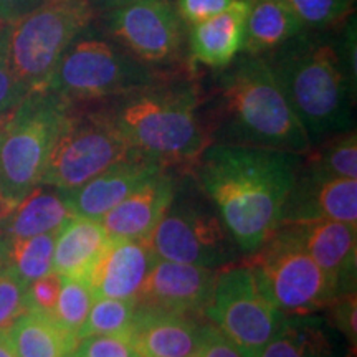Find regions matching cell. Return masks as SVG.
Instances as JSON below:
<instances>
[{
    "mask_svg": "<svg viewBox=\"0 0 357 357\" xmlns=\"http://www.w3.org/2000/svg\"><path fill=\"white\" fill-rule=\"evenodd\" d=\"M66 190L38 184L0 222V238H29L56 231L73 218Z\"/></svg>",
    "mask_w": 357,
    "mask_h": 357,
    "instance_id": "44dd1931",
    "label": "cell"
},
{
    "mask_svg": "<svg viewBox=\"0 0 357 357\" xmlns=\"http://www.w3.org/2000/svg\"><path fill=\"white\" fill-rule=\"evenodd\" d=\"M158 255L147 240L109 238L88 276L95 298L136 300Z\"/></svg>",
    "mask_w": 357,
    "mask_h": 357,
    "instance_id": "e0dca14e",
    "label": "cell"
},
{
    "mask_svg": "<svg viewBox=\"0 0 357 357\" xmlns=\"http://www.w3.org/2000/svg\"><path fill=\"white\" fill-rule=\"evenodd\" d=\"M29 95L26 88L12 73L6 56V30L0 32V116H6Z\"/></svg>",
    "mask_w": 357,
    "mask_h": 357,
    "instance_id": "d6a6232c",
    "label": "cell"
},
{
    "mask_svg": "<svg viewBox=\"0 0 357 357\" xmlns=\"http://www.w3.org/2000/svg\"><path fill=\"white\" fill-rule=\"evenodd\" d=\"M250 0H235L212 19L190 25V55L195 61L215 70L227 68L243 52L245 22Z\"/></svg>",
    "mask_w": 357,
    "mask_h": 357,
    "instance_id": "ffe728a7",
    "label": "cell"
},
{
    "mask_svg": "<svg viewBox=\"0 0 357 357\" xmlns=\"http://www.w3.org/2000/svg\"><path fill=\"white\" fill-rule=\"evenodd\" d=\"M95 10H109V8H114L118 6H123V3L132 2V0H89Z\"/></svg>",
    "mask_w": 357,
    "mask_h": 357,
    "instance_id": "ab89813d",
    "label": "cell"
},
{
    "mask_svg": "<svg viewBox=\"0 0 357 357\" xmlns=\"http://www.w3.org/2000/svg\"><path fill=\"white\" fill-rule=\"evenodd\" d=\"M108 242L100 220L73 217L58 231L52 270L60 276L88 281Z\"/></svg>",
    "mask_w": 357,
    "mask_h": 357,
    "instance_id": "603a6c76",
    "label": "cell"
},
{
    "mask_svg": "<svg viewBox=\"0 0 357 357\" xmlns=\"http://www.w3.org/2000/svg\"><path fill=\"white\" fill-rule=\"evenodd\" d=\"M89 0H43L6 30V56L26 91L48 88L58 61L95 17Z\"/></svg>",
    "mask_w": 357,
    "mask_h": 357,
    "instance_id": "8992f818",
    "label": "cell"
},
{
    "mask_svg": "<svg viewBox=\"0 0 357 357\" xmlns=\"http://www.w3.org/2000/svg\"><path fill=\"white\" fill-rule=\"evenodd\" d=\"M204 316L243 357H260L283 312L263 296L252 271L243 263H231L217 271Z\"/></svg>",
    "mask_w": 357,
    "mask_h": 357,
    "instance_id": "8fae6325",
    "label": "cell"
},
{
    "mask_svg": "<svg viewBox=\"0 0 357 357\" xmlns=\"http://www.w3.org/2000/svg\"><path fill=\"white\" fill-rule=\"evenodd\" d=\"M106 26L116 45L147 65L176 58L182 20L169 0H132L106 10Z\"/></svg>",
    "mask_w": 357,
    "mask_h": 357,
    "instance_id": "7c38bea8",
    "label": "cell"
},
{
    "mask_svg": "<svg viewBox=\"0 0 357 357\" xmlns=\"http://www.w3.org/2000/svg\"><path fill=\"white\" fill-rule=\"evenodd\" d=\"M93 301H95V294L89 288L88 281L71 278V276H61L60 294H58L52 316L65 329L77 334L78 337V331L88 318Z\"/></svg>",
    "mask_w": 357,
    "mask_h": 357,
    "instance_id": "f1b7e54d",
    "label": "cell"
},
{
    "mask_svg": "<svg viewBox=\"0 0 357 357\" xmlns=\"http://www.w3.org/2000/svg\"><path fill=\"white\" fill-rule=\"evenodd\" d=\"M195 357H243L212 323L204 326L202 341Z\"/></svg>",
    "mask_w": 357,
    "mask_h": 357,
    "instance_id": "8d00e7d4",
    "label": "cell"
},
{
    "mask_svg": "<svg viewBox=\"0 0 357 357\" xmlns=\"http://www.w3.org/2000/svg\"><path fill=\"white\" fill-rule=\"evenodd\" d=\"M303 247L329 276L337 298L356 293L357 225L339 220L289 223Z\"/></svg>",
    "mask_w": 357,
    "mask_h": 357,
    "instance_id": "9a60e30c",
    "label": "cell"
},
{
    "mask_svg": "<svg viewBox=\"0 0 357 357\" xmlns=\"http://www.w3.org/2000/svg\"><path fill=\"white\" fill-rule=\"evenodd\" d=\"M0 357H19L13 347L8 328H0Z\"/></svg>",
    "mask_w": 357,
    "mask_h": 357,
    "instance_id": "f35d334b",
    "label": "cell"
},
{
    "mask_svg": "<svg viewBox=\"0 0 357 357\" xmlns=\"http://www.w3.org/2000/svg\"><path fill=\"white\" fill-rule=\"evenodd\" d=\"M260 357H344L329 321L318 314H283Z\"/></svg>",
    "mask_w": 357,
    "mask_h": 357,
    "instance_id": "7402d4cb",
    "label": "cell"
},
{
    "mask_svg": "<svg viewBox=\"0 0 357 357\" xmlns=\"http://www.w3.org/2000/svg\"><path fill=\"white\" fill-rule=\"evenodd\" d=\"M318 220L357 225V178L323 176L300 167L280 225Z\"/></svg>",
    "mask_w": 357,
    "mask_h": 357,
    "instance_id": "5bb4252c",
    "label": "cell"
},
{
    "mask_svg": "<svg viewBox=\"0 0 357 357\" xmlns=\"http://www.w3.org/2000/svg\"><path fill=\"white\" fill-rule=\"evenodd\" d=\"M192 82H160L118 96L106 113L136 153L162 167L187 166L211 144Z\"/></svg>",
    "mask_w": 357,
    "mask_h": 357,
    "instance_id": "3957f363",
    "label": "cell"
},
{
    "mask_svg": "<svg viewBox=\"0 0 357 357\" xmlns=\"http://www.w3.org/2000/svg\"><path fill=\"white\" fill-rule=\"evenodd\" d=\"M234 2L235 0H176V10L182 22L195 25L227 10Z\"/></svg>",
    "mask_w": 357,
    "mask_h": 357,
    "instance_id": "d590c367",
    "label": "cell"
},
{
    "mask_svg": "<svg viewBox=\"0 0 357 357\" xmlns=\"http://www.w3.org/2000/svg\"><path fill=\"white\" fill-rule=\"evenodd\" d=\"M42 2L43 0H0V24H13L32 12Z\"/></svg>",
    "mask_w": 357,
    "mask_h": 357,
    "instance_id": "74e56055",
    "label": "cell"
},
{
    "mask_svg": "<svg viewBox=\"0 0 357 357\" xmlns=\"http://www.w3.org/2000/svg\"><path fill=\"white\" fill-rule=\"evenodd\" d=\"M303 29H328L349 15L354 0H284Z\"/></svg>",
    "mask_w": 357,
    "mask_h": 357,
    "instance_id": "f546056e",
    "label": "cell"
},
{
    "mask_svg": "<svg viewBox=\"0 0 357 357\" xmlns=\"http://www.w3.org/2000/svg\"><path fill=\"white\" fill-rule=\"evenodd\" d=\"M162 167L154 160L134 153L105 169L78 189L66 190V199L75 217L101 220L111 208L121 204Z\"/></svg>",
    "mask_w": 357,
    "mask_h": 357,
    "instance_id": "2e32d148",
    "label": "cell"
},
{
    "mask_svg": "<svg viewBox=\"0 0 357 357\" xmlns=\"http://www.w3.org/2000/svg\"><path fill=\"white\" fill-rule=\"evenodd\" d=\"M301 167V154L212 142L189 172L212 200L243 255L278 229L284 204Z\"/></svg>",
    "mask_w": 357,
    "mask_h": 357,
    "instance_id": "6da1fadb",
    "label": "cell"
},
{
    "mask_svg": "<svg viewBox=\"0 0 357 357\" xmlns=\"http://www.w3.org/2000/svg\"><path fill=\"white\" fill-rule=\"evenodd\" d=\"M218 270L158 258L136 296V306L204 314Z\"/></svg>",
    "mask_w": 357,
    "mask_h": 357,
    "instance_id": "4fadbf2b",
    "label": "cell"
},
{
    "mask_svg": "<svg viewBox=\"0 0 357 357\" xmlns=\"http://www.w3.org/2000/svg\"><path fill=\"white\" fill-rule=\"evenodd\" d=\"M26 311V283L0 265V328H8Z\"/></svg>",
    "mask_w": 357,
    "mask_h": 357,
    "instance_id": "4dcf8cb0",
    "label": "cell"
},
{
    "mask_svg": "<svg viewBox=\"0 0 357 357\" xmlns=\"http://www.w3.org/2000/svg\"><path fill=\"white\" fill-rule=\"evenodd\" d=\"M136 300L95 298L88 318L78 331V341L88 336L129 337L132 329Z\"/></svg>",
    "mask_w": 357,
    "mask_h": 357,
    "instance_id": "83f0119b",
    "label": "cell"
},
{
    "mask_svg": "<svg viewBox=\"0 0 357 357\" xmlns=\"http://www.w3.org/2000/svg\"><path fill=\"white\" fill-rule=\"evenodd\" d=\"M164 82L153 66L137 60L119 45L95 37L75 40L53 71L48 88L73 105L124 96Z\"/></svg>",
    "mask_w": 357,
    "mask_h": 357,
    "instance_id": "9c48e42d",
    "label": "cell"
},
{
    "mask_svg": "<svg viewBox=\"0 0 357 357\" xmlns=\"http://www.w3.org/2000/svg\"><path fill=\"white\" fill-rule=\"evenodd\" d=\"M301 167L323 176L357 178V136L354 129L334 134L301 154Z\"/></svg>",
    "mask_w": 357,
    "mask_h": 357,
    "instance_id": "4316f807",
    "label": "cell"
},
{
    "mask_svg": "<svg viewBox=\"0 0 357 357\" xmlns=\"http://www.w3.org/2000/svg\"><path fill=\"white\" fill-rule=\"evenodd\" d=\"M265 60L311 146L352 129L356 75L333 45L298 35Z\"/></svg>",
    "mask_w": 357,
    "mask_h": 357,
    "instance_id": "277c9868",
    "label": "cell"
},
{
    "mask_svg": "<svg viewBox=\"0 0 357 357\" xmlns=\"http://www.w3.org/2000/svg\"><path fill=\"white\" fill-rule=\"evenodd\" d=\"M71 357H141L126 337L88 336L79 339Z\"/></svg>",
    "mask_w": 357,
    "mask_h": 357,
    "instance_id": "1f68e13d",
    "label": "cell"
},
{
    "mask_svg": "<svg viewBox=\"0 0 357 357\" xmlns=\"http://www.w3.org/2000/svg\"><path fill=\"white\" fill-rule=\"evenodd\" d=\"M303 26L284 0H250L243 53H271L303 33Z\"/></svg>",
    "mask_w": 357,
    "mask_h": 357,
    "instance_id": "cb8c5ba5",
    "label": "cell"
},
{
    "mask_svg": "<svg viewBox=\"0 0 357 357\" xmlns=\"http://www.w3.org/2000/svg\"><path fill=\"white\" fill-rule=\"evenodd\" d=\"M6 118H7V114L6 116H0V126H2L3 121H6Z\"/></svg>",
    "mask_w": 357,
    "mask_h": 357,
    "instance_id": "b9f144b4",
    "label": "cell"
},
{
    "mask_svg": "<svg viewBox=\"0 0 357 357\" xmlns=\"http://www.w3.org/2000/svg\"><path fill=\"white\" fill-rule=\"evenodd\" d=\"M13 207H15V205H13L12 202H8V200L3 197L2 192H0V222H2V218L6 217Z\"/></svg>",
    "mask_w": 357,
    "mask_h": 357,
    "instance_id": "60d3db41",
    "label": "cell"
},
{
    "mask_svg": "<svg viewBox=\"0 0 357 357\" xmlns=\"http://www.w3.org/2000/svg\"><path fill=\"white\" fill-rule=\"evenodd\" d=\"M19 357H71L78 344L70 333L50 314L29 310L8 326Z\"/></svg>",
    "mask_w": 357,
    "mask_h": 357,
    "instance_id": "d4e9b609",
    "label": "cell"
},
{
    "mask_svg": "<svg viewBox=\"0 0 357 357\" xmlns=\"http://www.w3.org/2000/svg\"><path fill=\"white\" fill-rule=\"evenodd\" d=\"M263 296L283 314L326 310L337 293L289 225H280L260 248L245 255Z\"/></svg>",
    "mask_w": 357,
    "mask_h": 357,
    "instance_id": "ba28073f",
    "label": "cell"
},
{
    "mask_svg": "<svg viewBox=\"0 0 357 357\" xmlns=\"http://www.w3.org/2000/svg\"><path fill=\"white\" fill-rule=\"evenodd\" d=\"M153 234L147 238L158 258L220 270L235 261L236 245L212 200L187 174Z\"/></svg>",
    "mask_w": 357,
    "mask_h": 357,
    "instance_id": "52a82bcc",
    "label": "cell"
},
{
    "mask_svg": "<svg viewBox=\"0 0 357 357\" xmlns=\"http://www.w3.org/2000/svg\"><path fill=\"white\" fill-rule=\"evenodd\" d=\"M212 142L305 154L307 134L261 55L236 58L217 79Z\"/></svg>",
    "mask_w": 357,
    "mask_h": 357,
    "instance_id": "7a4b0ae2",
    "label": "cell"
},
{
    "mask_svg": "<svg viewBox=\"0 0 357 357\" xmlns=\"http://www.w3.org/2000/svg\"><path fill=\"white\" fill-rule=\"evenodd\" d=\"M60 288L61 276L55 271H50L48 275L26 284V311L35 310L52 316Z\"/></svg>",
    "mask_w": 357,
    "mask_h": 357,
    "instance_id": "836d02e7",
    "label": "cell"
},
{
    "mask_svg": "<svg viewBox=\"0 0 357 357\" xmlns=\"http://www.w3.org/2000/svg\"><path fill=\"white\" fill-rule=\"evenodd\" d=\"M58 231L29 238H0V265L12 270L26 284L48 275L53 271V250Z\"/></svg>",
    "mask_w": 357,
    "mask_h": 357,
    "instance_id": "484cf974",
    "label": "cell"
},
{
    "mask_svg": "<svg viewBox=\"0 0 357 357\" xmlns=\"http://www.w3.org/2000/svg\"><path fill=\"white\" fill-rule=\"evenodd\" d=\"M136 153L105 108L73 113L71 106L58 132L40 184L73 190L105 169Z\"/></svg>",
    "mask_w": 357,
    "mask_h": 357,
    "instance_id": "30bf717a",
    "label": "cell"
},
{
    "mask_svg": "<svg viewBox=\"0 0 357 357\" xmlns=\"http://www.w3.org/2000/svg\"><path fill=\"white\" fill-rule=\"evenodd\" d=\"M71 102L50 89L29 93L0 126V192L17 205L42 182Z\"/></svg>",
    "mask_w": 357,
    "mask_h": 357,
    "instance_id": "5b68a950",
    "label": "cell"
},
{
    "mask_svg": "<svg viewBox=\"0 0 357 357\" xmlns=\"http://www.w3.org/2000/svg\"><path fill=\"white\" fill-rule=\"evenodd\" d=\"M176 184L177 177L172 176L171 169H160L101 218L106 235L109 238H149L171 204Z\"/></svg>",
    "mask_w": 357,
    "mask_h": 357,
    "instance_id": "d6986e66",
    "label": "cell"
},
{
    "mask_svg": "<svg viewBox=\"0 0 357 357\" xmlns=\"http://www.w3.org/2000/svg\"><path fill=\"white\" fill-rule=\"evenodd\" d=\"M204 326L195 314L136 306L128 339L141 357H195Z\"/></svg>",
    "mask_w": 357,
    "mask_h": 357,
    "instance_id": "ac0fdd59",
    "label": "cell"
},
{
    "mask_svg": "<svg viewBox=\"0 0 357 357\" xmlns=\"http://www.w3.org/2000/svg\"><path fill=\"white\" fill-rule=\"evenodd\" d=\"M356 293L344 294L334 300L326 310H329V319H331L333 328H336L342 336H346L352 347L356 346L357 339V324H356V312H357Z\"/></svg>",
    "mask_w": 357,
    "mask_h": 357,
    "instance_id": "e575fe53",
    "label": "cell"
}]
</instances>
